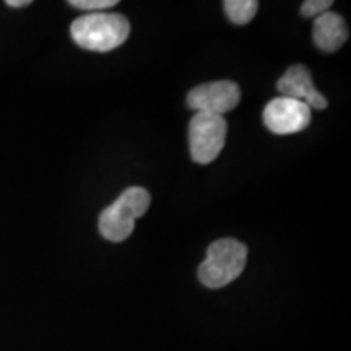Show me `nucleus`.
<instances>
[{
  "label": "nucleus",
  "instance_id": "obj_5",
  "mask_svg": "<svg viewBox=\"0 0 351 351\" xmlns=\"http://www.w3.org/2000/svg\"><path fill=\"white\" fill-rule=\"evenodd\" d=\"M311 122V108L298 99L280 98L271 99L263 109V124L276 135L298 134L304 130Z\"/></svg>",
  "mask_w": 351,
  "mask_h": 351
},
{
  "label": "nucleus",
  "instance_id": "obj_7",
  "mask_svg": "<svg viewBox=\"0 0 351 351\" xmlns=\"http://www.w3.org/2000/svg\"><path fill=\"white\" fill-rule=\"evenodd\" d=\"M276 88L285 98L306 103L311 109H326L328 106L326 96L315 90L309 69L304 65H293L276 83Z\"/></svg>",
  "mask_w": 351,
  "mask_h": 351
},
{
  "label": "nucleus",
  "instance_id": "obj_6",
  "mask_svg": "<svg viewBox=\"0 0 351 351\" xmlns=\"http://www.w3.org/2000/svg\"><path fill=\"white\" fill-rule=\"evenodd\" d=\"M241 90L234 82H212L189 91L187 104L197 112L223 116L239 104Z\"/></svg>",
  "mask_w": 351,
  "mask_h": 351
},
{
  "label": "nucleus",
  "instance_id": "obj_2",
  "mask_svg": "<svg viewBox=\"0 0 351 351\" xmlns=\"http://www.w3.org/2000/svg\"><path fill=\"white\" fill-rule=\"evenodd\" d=\"M152 197L147 189L129 187L119 199L101 213L98 228L101 236L112 243H122L134 232L135 219L143 217L150 208Z\"/></svg>",
  "mask_w": 351,
  "mask_h": 351
},
{
  "label": "nucleus",
  "instance_id": "obj_3",
  "mask_svg": "<svg viewBox=\"0 0 351 351\" xmlns=\"http://www.w3.org/2000/svg\"><path fill=\"white\" fill-rule=\"evenodd\" d=\"M247 247L241 241L226 238L215 241L207 251V258L199 267V280L207 288H223L234 282L244 271Z\"/></svg>",
  "mask_w": 351,
  "mask_h": 351
},
{
  "label": "nucleus",
  "instance_id": "obj_9",
  "mask_svg": "<svg viewBox=\"0 0 351 351\" xmlns=\"http://www.w3.org/2000/svg\"><path fill=\"white\" fill-rule=\"evenodd\" d=\"M223 7L232 23L247 25L256 16L258 2L257 0H226Z\"/></svg>",
  "mask_w": 351,
  "mask_h": 351
},
{
  "label": "nucleus",
  "instance_id": "obj_12",
  "mask_svg": "<svg viewBox=\"0 0 351 351\" xmlns=\"http://www.w3.org/2000/svg\"><path fill=\"white\" fill-rule=\"evenodd\" d=\"M32 3V0H7V5L12 8H20V7H26Z\"/></svg>",
  "mask_w": 351,
  "mask_h": 351
},
{
  "label": "nucleus",
  "instance_id": "obj_4",
  "mask_svg": "<svg viewBox=\"0 0 351 351\" xmlns=\"http://www.w3.org/2000/svg\"><path fill=\"white\" fill-rule=\"evenodd\" d=\"M228 124L218 114L197 112L189 124V148L195 163L208 165L225 147Z\"/></svg>",
  "mask_w": 351,
  "mask_h": 351
},
{
  "label": "nucleus",
  "instance_id": "obj_1",
  "mask_svg": "<svg viewBox=\"0 0 351 351\" xmlns=\"http://www.w3.org/2000/svg\"><path fill=\"white\" fill-rule=\"evenodd\" d=\"M130 34V23L119 13L96 12L78 16L70 26L77 46L95 52H109L122 46Z\"/></svg>",
  "mask_w": 351,
  "mask_h": 351
},
{
  "label": "nucleus",
  "instance_id": "obj_11",
  "mask_svg": "<svg viewBox=\"0 0 351 351\" xmlns=\"http://www.w3.org/2000/svg\"><path fill=\"white\" fill-rule=\"evenodd\" d=\"M70 5L80 8V10H88V12H101L106 10L109 7H116L117 0H70Z\"/></svg>",
  "mask_w": 351,
  "mask_h": 351
},
{
  "label": "nucleus",
  "instance_id": "obj_10",
  "mask_svg": "<svg viewBox=\"0 0 351 351\" xmlns=\"http://www.w3.org/2000/svg\"><path fill=\"white\" fill-rule=\"evenodd\" d=\"M332 5L333 2H330V0H307L301 5V13L306 19H313V16L317 19L319 15L330 10Z\"/></svg>",
  "mask_w": 351,
  "mask_h": 351
},
{
  "label": "nucleus",
  "instance_id": "obj_8",
  "mask_svg": "<svg viewBox=\"0 0 351 351\" xmlns=\"http://www.w3.org/2000/svg\"><path fill=\"white\" fill-rule=\"evenodd\" d=\"M350 36L348 26L343 16L335 12H326L314 20L313 38L315 46L324 52H335Z\"/></svg>",
  "mask_w": 351,
  "mask_h": 351
}]
</instances>
